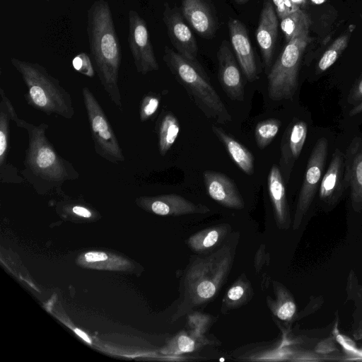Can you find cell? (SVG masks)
<instances>
[{"instance_id":"6da1fadb","label":"cell","mask_w":362,"mask_h":362,"mask_svg":"<svg viewBox=\"0 0 362 362\" xmlns=\"http://www.w3.org/2000/svg\"><path fill=\"white\" fill-rule=\"evenodd\" d=\"M12 121L24 129L28 136L21 175L39 193L60 190L67 180L79 177L73 165L61 156L47 136L48 124L35 125L18 117L16 110Z\"/></svg>"},{"instance_id":"7a4b0ae2","label":"cell","mask_w":362,"mask_h":362,"mask_svg":"<svg viewBox=\"0 0 362 362\" xmlns=\"http://www.w3.org/2000/svg\"><path fill=\"white\" fill-rule=\"evenodd\" d=\"M87 32L90 54L100 83L112 102L122 106L118 85L121 62L119 42L108 3L93 2L88 11Z\"/></svg>"},{"instance_id":"3957f363","label":"cell","mask_w":362,"mask_h":362,"mask_svg":"<svg viewBox=\"0 0 362 362\" xmlns=\"http://www.w3.org/2000/svg\"><path fill=\"white\" fill-rule=\"evenodd\" d=\"M163 60L191 100L209 119L225 124L232 116L199 62L189 61L165 46Z\"/></svg>"},{"instance_id":"277c9868","label":"cell","mask_w":362,"mask_h":362,"mask_svg":"<svg viewBox=\"0 0 362 362\" xmlns=\"http://www.w3.org/2000/svg\"><path fill=\"white\" fill-rule=\"evenodd\" d=\"M11 63L21 74L27 91V103L47 115L71 119L75 114L70 93L41 64L11 58Z\"/></svg>"},{"instance_id":"5b68a950","label":"cell","mask_w":362,"mask_h":362,"mask_svg":"<svg viewBox=\"0 0 362 362\" xmlns=\"http://www.w3.org/2000/svg\"><path fill=\"white\" fill-rule=\"evenodd\" d=\"M232 263L230 248L224 247L205 258H197L185 275L191 300L199 305L214 298L226 278Z\"/></svg>"},{"instance_id":"8992f818","label":"cell","mask_w":362,"mask_h":362,"mask_svg":"<svg viewBox=\"0 0 362 362\" xmlns=\"http://www.w3.org/2000/svg\"><path fill=\"white\" fill-rule=\"evenodd\" d=\"M309 42L308 33L300 34L286 43L268 76V95L274 101L290 100L298 86L303 54Z\"/></svg>"},{"instance_id":"52a82bcc","label":"cell","mask_w":362,"mask_h":362,"mask_svg":"<svg viewBox=\"0 0 362 362\" xmlns=\"http://www.w3.org/2000/svg\"><path fill=\"white\" fill-rule=\"evenodd\" d=\"M82 95L95 153L112 163L124 162L119 143L98 100L87 86L83 87Z\"/></svg>"},{"instance_id":"ba28073f","label":"cell","mask_w":362,"mask_h":362,"mask_svg":"<svg viewBox=\"0 0 362 362\" xmlns=\"http://www.w3.org/2000/svg\"><path fill=\"white\" fill-rule=\"evenodd\" d=\"M327 152L328 141L325 137H321L315 143L308 160L295 213L294 228L300 223L320 187Z\"/></svg>"},{"instance_id":"9c48e42d","label":"cell","mask_w":362,"mask_h":362,"mask_svg":"<svg viewBox=\"0 0 362 362\" xmlns=\"http://www.w3.org/2000/svg\"><path fill=\"white\" fill-rule=\"evenodd\" d=\"M128 42L137 72L145 75L159 69L146 22L133 10L129 11Z\"/></svg>"},{"instance_id":"30bf717a","label":"cell","mask_w":362,"mask_h":362,"mask_svg":"<svg viewBox=\"0 0 362 362\" xmlns=\"http://www.w3.org/2000/svg\"><path fill=\"white\" fill-rule=\"evenodd\" d=\"M163 19L170 40L177 52L187 59L198 62L196 39L180 12L165 4Z\"/></svg>"},{"instance_id":"8fae6325","label":"cell","mask_w":362,"mask_h":362,"mask_svg":"<svg viewBox=\"0 0 362 362\" xmlns=\"http://www.w3.org/2000/svg\"><path fill=\"white\" fill-rule=\"evenodd\" d=\"M308 134L307 123L294 118L282 136L280 147L279 169L285 183H288L296 161L305 143Z\"/></svg>"},{"instance_id":"7c38bea8","label":"cell","mask_w":362,"mask_h":362,"mask_svg":"<svg viewBox=\"0 0 362 362\" xmlns=\"http://www.w3.org/2000/svg\"><path fill=\"white\" fill-rule=\"evenodd\" d=\"M0 181L4 184H22L21 171L8 162L10 122L16 110L4 89H0Z\"/></svg>"},{"instance_id":"4fadbf2b","label":"cell","mask_w":362,"mask_h":362,"mask_svg":"<svg viewBox=\"0 0 362 362\" xmlns=\"http://www.w3.org/2000/svg\"><path fill=\"white\" fill-rule=\"evenodd\" d=\"M217 59L222 89L230 100L243 101L245 91L241 74L226 40H223L220 45Z\"/></svg>"},{"instance_id":"5bb4252c","label":"cell","mask_w":362,"mask_h":362,"mask_svg":"<svg viewBox=\"0 0 362 362\" xmlns=\"http://www.w3.org/2000/svg\"><path fill=\"white\" fill-rule=\"evenodd\" d=\"M203 178L208 195L221 206L242 209L245 203L236 185L226 175L214 170H205Z\"/></svg>"},{"instance_id":"9a60e30c","label":"cell","mask_w":362,"mask_h":362,"mask_svg":"<svg viewBox=\"0 0 362 362\" xmlns=\"http://www.w3.org/2000/svg\"><path fill=\"white\" fill-rule=\"evenodd\" d=\"M230 42L240 68L250 82L259 78L254 52L243 23L236 19L228 22Z\"/></svg>"},{"instance_id":"2e32d148","label":"cell","mask_w":362,"mask_h":362,"mask_svg":"<svg viewBox=\"0 0 362 362\" xmlns=\"http://www.w3.org/2000/svg\"><path fill=\"white\" fill-rule=\"evenodd\" d=\"M277 17L273 3L266 1L260 13L255 36L267 69L271 66L275 49L279 25Z\"/></svg>"},{"instance_id":"e0dca14e","label":"cell","mask_w":362,"mask_h":362,"mask_svg":"<svg viewBox=\"0 0 362 362\" xmlns=\"http://www.w3.org/2000/svg\"><path fill=\"white\" fill-rule=\"evenodd\" d=\"M344 177L354 208H362V139L355 137L344 154Z\"/></svg>"},{"instance_id":"ac0fdd59","label":"cell","mask_w":362,"mask_h":362,"mask_svg":"<svg viewBox=\"0 0 362 362\" xmlns=\"http://www.w3.org/2000/svg\"><path fill=\"white\" fill-rule=\"evenodd\" d=\"M182 13L191 28L204 38H212L216 21L212 8L206 0H181Z\"/></svg>"},{"instance_id":"d6986e66","label":"cell","mask_w":362,"mask_h":362,"mask_svg":"<svg viewBox=\"0 0 362 362\" xmlns=\"http://www.w3.org/2000/svg\"><path fill=\"white\" fill-rule=\"evenodd\" d=\"M141 199L153 213L160 216H177L192 214H206L210 211L206 206L194 204L176 194L142 197Z\"/></svg>"},{"instance_id":"ffe728a7","label":"cell","mask_w":362,"mask_h":362,"mask_svg":"<svg viewBox=\"0 0 362 362\" xmlns=\"http://www.w3.org/2000/svg\"><path fill=\"white\" fill-rule=\"evenodd\" d=\"M347 188L344 177V154L337 148L325 173L323 175L319 195L321 200L334 203Z\"/></svg>"},{"instance_id":"44dd1931","label":"cell","mask_w":362,"mask_h":362,"mask_svg":"<svg viewBox=\"0 0 362 362\" xmlns=\"http://www.w3.org/2000/svg\"><path fill=\"white\" fill-rule=\"evenodd\" d=\"M267 188L276 223L279 227H284L289 223V211L285 182L276 164L272 165L269 172Z\"/></svg>"},{"instance_id":"7402d4cb","label":"cell","mask_w":362,"mask_h":362,"mask_svg":"<svg viewBox=\"0 0 362 362\" xmlns=\"http://www.w3.org/2000/svg\"><path fill=\"white\" fill-rule=\"evenodd\" d=\"M211 129L225 146L236 165L245 174L252 175L254 173V156L252 153L222 128L212 125Z\"/></svg>"},{"instance_id":"603a6c76","label":"cell","mask_w":362,"mask_h":362,"mask_svg":"<svg viewBox=\"0 0 362 362\" xmlns=\"http://www.w3.org/2000/svg\"><path fill=\"white\" fill-rule=\"evenodd\" d=\"M228 228V225H218L206 228L190 236L187 244L193 251L203 252L217 245L226 235Z\"/></svg>"},{"instance_id":"cb8c5ba5","label":"cell","mask_w":362,"mask_h":362,"mask_svg":"<svg viewBox=\"0 0 362 362\" xmlns=\"http://www.w3.org/2000/svg\"><path fill=\"white\" fill-rule=\"evenodd\" d=\"M180 132V124L177 117L170 112H165L158 127V149L165 156L176 141Z\"/></svg>"},{"instance_id":"d4e9b609","label":"cell","mask_w":362,"mask_h":362,"mask_svg":"<svg viewBox=\"0 0 362 362\" xmlns=\"http://www.w3.org/2000/svg\"><path fill=\"white\" fill-rule=\"evenodd\" d=\"M280 25L287 43L300 34L308 33L310 19L308 15L300 8L281 19Z\"/></svg>"},{"instance_id":"484cf974","label":"cell","mask_w":362,"mask_h":362,"mask_svg":"<svg viewBox=\"0 0 362 362\" xmlns=\"http://www.w3.org/2000/svg\"><path fill=\"white\" fill-rule=\"evenodd\" d=\"M349 40V34L338 37L325 50L316 66V72L322 73L329 69L347 47Z\"/></svg>"},{"instance_id":"4316f807","label":"cell","mask_w":362,"mask_h":362,"mask_svg":"<svg viewBox=\"0 0 362 362\" xmlns=\"http://www.w3.org/2000/svg\"><path fill=\"white\" fill-rule=\"evenodd\" d=\"M281 122L277 119H267L257 124L255 129V138L257 146L260 149L268 146L278 134Z\"/></svg>"},{"instance_id":"83f0119b","label":"cell","mask_w":362,"mask_h":362,"mask_svg":"<svg viewBox=\"0 0 362 362\" xmlns=\"http://www.w3.org/2000/svg\"><path fill=\"white\" fill-rule=\"evenodd\" d=\"M296 306L294 301L282 289L279 290L277 302L274 306L273 313L280 320H290L294 315Z\"/></svg>"},{"instance_id":"f1b7e54d","label":"cell","mask_w":362,"mask_h":362,"mask_svg":"<svg viewBox=\"0 0 362 362\" xmlns=\"http://www.w3.org/2000/svg\"><path fill=\"white\" fill-rule=\"evenodd\" d=\"M248 290L247 284L240 279L227 291L225 302L233 306L240 305L242 302L245 301Z\"/></svg>"},{"instance_id":"f546056e","label":"cell","mask_w":362,"mask_h":362,"mask_svg":"<svg viewBox=\"0 0 362 362\" xmlns=\"http://www.w3.org/2000/svg\"><path fill=\"white\" fill-rule=\"evenodd\" d=\"M160 98L155 94L146 95L141 103L139 109L140 120L144 122L151 117L158 110Z\"/></svg>"},{"instance_id":"4dcf8cb0","label":"cell","mask_w":362,"mask_h":362,"mask_svg":"<svg viewBox=\"0 0 362 362\" xmlns=\"http://www.w3.org/2000/svg\"><path fill=\"white\" fill-rule=\"evenodd\" d=\"M72 65L76 71L87 77L92 78L95 75L90 59L86 53L77 54L72 60Z\"/></svg>"},{"instance_id":"1f68e13d","label":"cell","mask_w":362,"mask_h":362,"mask_svg":"<svg viewBox=\"0 0 362 362\" xmlns=\"http://www.w3.org/2000/svg\"><path fill=\"white\" fill-rule=\"evenodd\" d=\"M272 1L276 15L281 20L300 9L299 5L292 0H272Z\"/></svg>"},{"instance_id":"d6a6232c","label":"cell","mask_w":362,"mask_h":362,"mask_svg":"<svg viewBox=\"0 0 362 362\" xmlns=\"http://www.w3.org/2000/svg\"><path fill=\"white\" fill-rule=\"evenodd\" d=\"M195 349V341L186 333L180 334L175 337V354L192 352Z\"/></svg>"},{"instance_id":"836d02e7","label":"cell","mask_w":362,"mask_h":362,"mask_svg":"<svg viewBox=\"0 0 362 362\" xmlns=\"http://www.w3.org/2000/svg\"><path fill=\"white\" fill-rule=\"evenodd\" d=\"M338 342L348 352L356 357H360L362 359V350L358 349L354 342L347 337L338 334L336 337Z\"/></svg>"},{"instance_id":"e575fe53","label":"cell","mask_w":362,"mask_h":362,"mask_svg":"<svg viewBox=\"0 0 362 362\" xmlns=\"http://www.w3.org/2000/svg\"><path fill=\"white\" fill-rule=\"evenodd\" d=\"M347 100L349 103L355 105L362 101V76L353 86Z\"/></svg>"},{"instance_id":"d590c367","label":"cell","mask_w":362,"mask_h":362,"mask_svg":"<svg viewBox=\"0 0 362 362\" xmlns=\"http://www.w3.org/2000/svg\"><path fill=\"white\" fill-rule=\"evenodd\" d=\"M85 258L87 262H100L106 260L107 259V255L105 253L100 252H89L85 255Z\"/></svg>"},{"instance_id":"8d00e7d4","label":"cell","mask_w":362,"mask_h":362,"mask_svg":"<svg viewBox=\"0 0 362 362\" xmlns=\"http://www.w3.org/2000/svg\"><path fill=\"white\" fill-rule=\"evenodd\" d=\"M72 211L80 216L84 217V218H89L91 216V212L86 209V207L81 206H74L72 208Z\"/></svg>"},{"instance_id":"74e56055","label":"cell","mask_w":362,"mask_h":362,"mask_svg":"<svg viewBox=\"0 0 362 362\" xmlns=\"http://www.w3.org/2000/svg\"><path fill=\"white\" fill-rule=\"evenodd\" d=\"M362 112V101L354 105V107L349 112L350 116H354Z\"/></svg>"},{"instance_id":"f35d334b","label":"cell","mask_w":362,"mask_h":362,"mask_svg":"<svg viewBox=\"0 0 362 362\" xmlns=\"http://www.w3.org/2000/svg\"><path fill=\"white\" fill-rule=\"evenodd\" d=\"M75 332L79 336L81 337L84 341H86V342L90 344L91 343V340L90 339V338L88 337V336L85 333L83 332V331H81V329L76 328L75 329Z\"/></svg>"},{"instance_id":"ab89813d","label":"cell","mask_w":362,"mask_h":362,"mask_svg":"<svg viewBox=\"0 0 362 362\" xmlns=\"http://www.w3.org/2000/svg\"><path fill=\"white\" fill-rule=\"evenodd\" d=\"M236 3L239 4H245L248 0H234Z\"/></svg>"},{"instance_id":"60d3db41","label":"cell","mask_w":362,"mask_h":362,"mask_svg":"<svg viewBox=\"0 0 362 362\" xmlns=\"http://www.w3.org/2000/svg\"><path fill=\"white\" fill-rule=\"evenodd\" d=\"M292 1L298 5V4H299L300 1H303V0H292Z\"/></svg>"},{"instance_id":"b9f144b4","label":"cell","mask_w":362,"mask_h":362,"mask_svg":"<svg viewBox=\"0 0 362 362\" xmlns=\"http://www.w3.org/2000/svg\"><path fill=\"white\" fill-rule=\"evenodd\" d=\"M219 361H225V359H224V358H220V359H219Z\"/></svg>"},{"instance_id":"7bdbcfd3","label":"cell","mask_w":362,"mask_h":362,"mask_svg":"<svg viewBox=\"0 0 362 362\" xmlns=\"http://www.w3.org/2000/svg\"><path fill=\"white\" fill-rule=\"evenodd\" d=\"M46 1H49V0H46Z\"/></svg>"}]
</instances>
